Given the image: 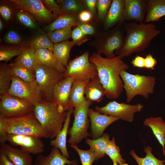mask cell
<instances>
[{
  "instance_id": "cell-47",
  "label": "cell",
  "mask_w": 165,
  "mask_h": 165,
  "mask_svg": "<svg viewBox=\"0 0 165 165\" xmlns=\"http://www.w3.org/2000/svg\"><path fill=\"white\" fill-rule=\"evenodd\" d=\"M92 14L89 10H84L80 12L78 16V19L81 22L85 23L92 19Z\"/></svg>"
},
{
  "instance_id": "cell-20",
  "label": "cell",
  "mask_w": 165,
  "mask_h": 165,
  "mask_svg": "<svg viewBox=\"0 0 165 165\" xmlns=\"http://www.w3.org/2000/svg\"><path fill=\"white\" fill-rule=\"evenodd\" d=\"M125 0H112L105 18V27L107 30L117 24L123 23Z\"/></svg>"
},
{
  "instance_id": "cell-35",
  "label": "cell",
  "mask_w": 165,
  "mask_h": 165,
  "mask_svg": "<svg viewBox=\"0 0 165 165\" xmlns=\"http://www.w3.org/2000/svg\"><path fill=\"white\" fill-rule=\"evenodd\" d=\"M61 11L64 14H76L84 10V7L79 1L75 0H60Z\"/></svg>"
},
{
  "instance_id": "cell-15",
  "label": "cell",
  "mask_w": 165,
  "mask_h": 165,
  "mask_svg": "<svg viewBox=\"0 0 165 165\" xmlns=\"http://www.w3.org/2000/svg\"><path fill=\"white\" fill-rule=\"evenodd\" d=\"M74 78L64 77L56 86L53 94L52 102L61 112L68 110L69 99Z\"/></svg>"
},
{
  "instance_id": "cell-10",
  "label": "cell",
  "mask_w": 165,
  "mask_h": 165,
  "mask_svg": "<svg viewBox=\"0 0 165 165\" xmlns=\"http://www.w3.org/2000/svg\"><path fill=\"white\" fill-rule=\"evenodd\" d=\"M11 75L12 82L9 94L26 100L34 105L42 101L40 89L36 81L27 82Z\"/></svg>"
},
{
  "instance_id": "cell-24",
  "label": "cell",
  "mask_w": 165,
  "mask_h": 165,
  "mask_svg": "<svg viewBox=\"0 0 165 165\" xmlns=\"http://www.w3.org/2000/svg\"><path fill=\"white\" fill-rule=\"evenodd\" d=\"M106 94L105 89L98 76L89 80L85 88V98L92 102H100Z\"/></svg>"
},
{
  "instance_id": "cell-34",
  "label": "cell",
  "mask_w": 165,
  "mask_h": 165,
  "mask_svg": "<svg viewBox=\"0 0 165 165\" xmlns=\"http://www.w3.org/2000/svg\"><path fill=\"white\" fill-rule=\"evenodd\" d=\"M72 26H68L62 29L48 32L46 35L53 43L60 42L68 40L71 37Z\"/></svg>"
},
{
  "instance_id": "cell-46",
  "label": "cell",
  "mask_w": 165,
  "mask_h": 165,
  "mask_svg": "<svg viewBox=\"0 0 165 165\" xmlns=\"http://www.w3.org/2000/svg\"><path fill=\"white\" fill-rule=\"evenodd\" d=\"M77 26L85 35H92L95 32L94 28L90 24L86 23H79Z\"/></svg>"
},
{
  "instance_id": "cell-17",
  "label": "cell",
  "mask_w": 165,
  "mask_h": 165,
  "mask_svg": "<svg viewBox=\"0 0 165 165\" xmlns=\"http://www.w3.org/2000/svg\"><path fill=\"white\" fill-rule=\"evenodd\" d=\"M146 9V0H125L123 22L129 21L144 22Z\"/></svg>"
},
{
  "instance_id": "cell-31",
  "label": "cell",
  "mask_w": 165,
  "mask_h": 165,
  "mask_svg": "<svg viewBox=\"0 0 165 165\" xmlns=\"http://www.w3.org/2000/svg\"><path fill=\"white\" fill-rule=\"evenodd\" d=\"M10 73L27 82L36 81L35 72L14 62L7 65Z\"/></svg>"
},
{
  "instance_id": "cell-16",
  "label": "cell",
  "mask_w": 165,
  "mask_h": 165,
  "mask_svg": "<svg viewBox=\"0 0 165 165\" xmlns=\"http://www.w3.org/2000/svg\"><path fill=\"white\" fill-rule=\"evenodd\" d=\"M88 116L91 123L90 136L93 139L101 137L105 129L114 122L120 119L118 117L102 114L89 108Z\"/></svg>"
},
{
  "instance_id": "cell-44",
  "label": "cell",
  "mask_w": 165,
  "mask_h": 165,
  "mask_svg": "<svg viewBox=\"0 0 165 165\" xmlns=\"http://www.w3.org/2000/svg\"><path fill=\"white\" fill-rule=\"evenodd\" d=\"M85 35L80 28L77 27L72 30L71 37L73 41L83 43L87 40V39H83Z\"/></svg>"
},
{
  "instance_id": "cell-38",
  "label": "cell",
  "mask_w": 165,
  "mask_h": 165,
  "mask_svg": "<svg viewBox=\"0 0 165 165\" xmlns=\"http://www.w3.org/2000/svg\"><path fill=\"white\" fill-rule=\"evenodd\" d=\"M78 153L80 158L82 165H92L96 160L95 154L91 149L83 150L79 148L75 145H70Z\"/></svg>"
},
{
  "instance_id": "cell-3",
  "label": "cell",
  "mask_w": 165,
  "mask_h": 165,
  "mask_svg": "<svg viewBox=\"0 0 165 165\" xmlns=\"http://www.w3.org/2000/svg\"><path fill=\"white\" fill-rule=\"evenodd\" d=\"M33 112L49 138L54 139L63 127L67 111L61 112L52 102L42 99L34 105Z\"/></svg>"
},
{
  "instance_id": "cell-49",
  "label": "cell",
  "mask_w": 165,
  "mask_h": 165,
  "mask_svg": "<svg viewBox=\"0 0 165 165\" xmlns=\"http://www.w3.org/2000/svg\"><path fill=\"white\" fill-rule=\"evenodd\" d=\"M131 63L134 67L140 68H145V58L137 55L133 59Z\"/></svg>"
},
{
  "instance_id": "cell-27",
  "label": "cell",
  "mask_w": 165,
  "mask_h": 165,
  "mask_svg": "<svg viewBox=\"0 0 165 165\" xmlns=\"http://www.w3.org/2000/svg\"><path fill=\"white\" fill-rule=\"evenodd\" d=\"M150 127L163 148V154L165 156V122L161 116L146 119L143 122Z\"/></svg>"
},
{
  "instance_id": "cell-32",
  "label": "cell",
  "mask_w": 165,
  "mask_h": 165,
  "mask_svg": "<svg viewBox=\"0 0 165 165\" xmlns=\"http://www.w3.org/2000/svg\"><path fill=\"white\" fill-rule=\"evenodd\" d=\"M144 151L146 153L144 158L138 156L133 149L130 152V155L135 160L138 165H165V160L158 159L152 154L151 147H144Z\"/></svg>"
},
{
  "instance_id": "cell-50",
  "label": "cell",
  "mask_w": 165,
  "mask_h": 165,
  "mask_svg": "<svg viewBox=\"0 0 165 165\" xmlns=\"http://www.w3.org/2000/svg\"><path fill=\"white\" fill-rule=\"evenodd\" d=\"M86 6L92 14H94L96 12L97 0H86L85 1Z\"/></svg>"
},
{
  "instance_id": "cell-45",
  "label": "cell",
  "mask_w": 165,
  "mask_h": 165,
  "mask_svg": "<svg viewBox=\"0 0 165 165\" xmlns=\"http://www.w3.org/2000/svg\"><path fill=\"white\" fill-rule=\"evenodd\" d=\"M157 61L152 55L148 54L145 58V68L153 70L154 69Z\"/></svg>"
},
{
  "instance_id": "cell-22",
  "label": "cell",
  "mask_w": 165,
  "mask_h": 165,
  "mask_svg": "<svg viewBox=\"0 0 165 165\" xmlns=\"http://www.w3.org/2000/svg\"><path fill=\"white\" fill-rule=\"evenodd\" d=\"M73 111V108L67 111L66 118L62 129L55 138L51 140L50 143L51 146L59 149L62 154L68 158L69 155L66 146L67 136Z\"/></svg>"
},
{
  "instance_id": "cell-1",
  "label": "cell",
  "mask_w": 165,
  "mask_h": 165,
  "mask_svg": "<svg viewBox=\"0 0 165 165\" xmlns=\"http://www.w3.org/2000/svg\"><path fill=\"white\" fill-rule=\"evenodd\" d=\"M89 60L96 66L98 76L105 89L106 97L110 99L118 98L124 89L119 74L122 70L128 69V64L118 56L105 58L95 52Z\"/></svg>"
},
{
  "instance_id": "cell-13",
  "label": "cell",
  "mask_w": 165,
  "mask_h": 165,
  "mask_svg": "<svg viewBox=\"0 0 165 165\" xmlns=\"http://www.w3.org/2000/svg\"><path fill=\"white\" fill-rule=\"evenodd\" d=\"M41 139L33 136L8 134L6 142L30 154L37 155L44 151V144Z\"/></svg>"
},
{
  "instance_id": "cell-55",
  "label": "cell",
  "mask_w": 165,
  "mask_h": 165,
  "mask_svg": "<svg viewBox=\"0 0 165 165\" xmlns=\"http://www.w3.org/2000/svg\"><path fill=\"white\" fill-rule=\"evenodd\" d=\"M34 165H37V164L35 163L34 164Z\"/></svg>"
},
{
  "instance_id": "cell-41",
  "label": "cell",
  "mask_w": 165,
  "mask_h": 165,
  "mask_svg": "<svg viewBox=\"0 0 165 165\" xmlns=\"http://www.w3.org/2000/svg\"><path fill=\"white\" fill-rule=\"evenodd\" d=\"M16 17L19 21L25 26L31 28H35L36 24L32 17L27 13L20 10L16 14Z\"/></svg>"
},
{
  "instance_id": "cell-42",
  "label": "cell",
  "mask_w": 165,
  "mask_h": 165,
  "mask_svg": "<svg viewBox=\"0 0 165 165\" xmlns=\"http://www.w3.org/2000/svg\"><path fill=\"white\" fill-rule=\"evenodd\" d=\"M42 1L46 7L51 12L56 15L63 14L61 6L53 0H43Z\"/></svg>"
},
{
  "instance_id": "cell-25",
  "label": "cell",
  "mask_w": 165,
  "mask_h": 165,
  "mask_svg": "<svg viewBox=\"0 0 165 165\" xmlns=\"http://www.w3.org/2000/svg\"><path fill=\"white\" fill-rule=\"evenodd\" d=\"M82 43L80 42L68 40L55 43L53 46V53L58 62L65 68L68 63L72 47L75 45H80Z\"/></svg>"
},
{
  "instance_id": "cell-7",
  "label": "cell",
  "mask_w": 165,
  "mask_h": 165,
  "mask_svg": "<svg viewBox=\"0 0 165 165\" xmlns=\"http://www.w3.org/2000/svg\"><path fill=\"white\" fill-rule=\"evenodd\" d=\"M35 73L42 99L52 102L54 89L57 85L64 78V72L37 64Z\"/></svg>"
},
{
  "instance_id": "cell-28",
  "label": "cell",
  "mask_w": 165,
  "mask_h": 165,
  "mask_svg": "<svg viewBox=\"0 0 165 165\" xmlns=\"http://www.w3.org/2000/svg\"><path fill=\"white\" fill-rule=\"evenodd\" d=\"M89 80L80 81L74 80L70 94L68 110L80 105L86 101L84 89Z\"/></svg>"
},
{
  "instance_id": "cell-43",
  "label": "cell",
  "mask_w": 165,
  "mask_h": 165,
  "mask_svg": "<svg viewBox=\"0 0 165 165\" xmlns=\"http://www.w3.org/2000/svg\"><path fill=\"white\" fill-rule=\"evenodd\" d=\"M5 40L8 43L12 44H19L21 41L20 36L14 31H10L6 34Z\"/></svg>"
},
{
  "instance_id": "cell-5",
  "label": "cell",
  "mask_w": 165,
  "mask_h": 165,
  "mask_svg": "<svg viewBox=\"0 0 165 165\" xmlns=\"http://www.w3.org/2000/svg\"><path fill=\"white\" fill-rule=\"evenodd\" d=\"M120 76L123 81L127 103H130L137 95L148 99L149 95L154 92L156 83V78L150 75L133 74L126 70L121 71Z\"/></svg>"
},
{
  "instance_id": "cell-11",
  "label": "cell",
  "mask_w": 165,
  "mask_h": 165,
  "mask_svg": "<svg viewBox=\"0 0 165 165\" xmlns=\"http://www.w3.org/2000/svg\"><path fill=\"white\" fill-rule=\"evenodd\" d=\"M144 108L141 103L130 105L119 103L115 101L109 102L104 106H95V111L106 115L118 117L124 121L131 122L134 119L135 113L140 112Z\"/></svg>"
},
{
  "instance_id": "cell-14",
  "label": "cell",
  "mask_w": 165,
  "mask_h": 165,
  "mask_svg": "<svg viewBox=\"0 0 165 165\" xmlns=\"http://www.w3.org/2000/svg\"><path fill=\"white\" fill-rule=\"evenodd\" d=\"M16 8L27 11L41 22H48L56 15L50 11L40 0H11Z\"/></svg>"
},
{
  "instance_id": "cell-12",
  "label": "cell",
  "mask_w": 165,
  "mask_h": 165,
  "mask_svg": "<svg viewBox=\"0 0 165 165\" xmlns=\"http://www.w3.org/2000/svg\"><path fill=\"white\" fill-rule=\"evenodd\" d=\"M126 31L123 23L106 32L103 35L98 49V53L105 54L108 58L115 57L114 53L122 47Z\"/></svg>"
},
{
  "instance_id": "cell-9",
  "label": "cell",
  "mask_w": 165,
  "mask_h": 165,
  "mask_svg": "<svg viewBox=\"0 0 165 165\" xmlns=\"http://www.w3.org/2000/svg\"><path fill=\"white\" fill-rule=\"evenodd\" d=\"M34 105L28 101L8 93L0 95V116L5 118L21 116L34 111Z\"/></svg>"
},
{
  "instance_id": "cell-36",
  "label": "cell",
  "mask_w": 165,
  "mask_h": 165,
  "mask_svg": "<svg viewBox=\"0 0 165 165\" xmlns=\"http://www.w3.org/2000/svg\"><path fill=\"white\" fill-rule=\"evenodd\" d=\"M113 162L119 164L126 163L125 160L122 158L120 153V149L116 145L114 137L110 140L108 144L105 152Z\"/></svg>"
},
{
  "instance_id": "cell-40",
  "label": "cell",
  "mask_w": 165,
  "mask_h": 165,
  "mask_svg": "<svg viewBox=\"0 0 165 165\" xmlns=\"http://www.w3.org/2000/svg\"><path fill=\"white\" fill-rule=\"evenodd\" d=\"M112 0H97L96 8L98 18L102 20L105 18L112 3Z\"/></svg>"
},
{
  "instance_id": "cell-37",
  "label": "cell",
  "mask_w": 165,
  "mask_h": 165,
  "mask_svg": "<svg viewBox=\"0 0 165 165\" xmlns=\"http://www.w3.org/2000/svg\"><path fill=\"white\" fill-rule=\"evenodd\" d=\"M30 44L35 50L40 49H46L52 50L53 49V43L47 36L40 35L33 39Z\"/></svg>"
},
{
  "instance_id": "cell-51",
  "label": "cell",
  "mask_w": 165,
  "mask_h": 165,
  "mask_svg": "<svg viewBox=\"0 0 165 165\" xmlns=\"http://www.w3.org/2000/svg\"><path fill=\"white\" fill-rule=\"evenodd\" d=\"M8 134L3 124L0 121V143L2 144L6 143V139Z\"/></svg>"
},
{
  "instance_id": "cell-26",
  "label": "cell",
  "mask_w": 165,
  "mask_h": 165,
  "mask_svg": "<svg viewBox=\"0 0 165 165\" xmlns=\"http://www.w3.org/2000/svg\"><path fill=\"white\" fill-rule=\"evenodd\" d=\"M147 9L144 22L158 21L165 16V0H146Z\"/></svg>"
},
{
  "instance_id": "cell-8",
  "label": "cell",
  "mask_w": 165,
  "mask_h": 165,
  "mask_svg": "<svg viewBox=\"0 0 165 165\" xmlns=\"http://www.w3.org/2000/svg\"><path fill=\"white\" fill-rule=\"evenodd\" d=\"M89 58V53L86 51L70 61L65 67L64 77H72L75 80L83 81L97 76L96 66Z\"/></svg>"
},
{
  "instance_id": "cell-23",
  "label": "cell",
  "mask_w": 165,
  "mask_h": 165,
  "mask_svg": "<svg viewBox=\"0 0 165 165\" xmlns=\"http://www.w3.org/2000/svg\"><path fill=\"white\" fill-rule=\"evenodd\" d=\"M35 52V50L30 43L24 44L20 46V53L14 62L35 72L37 65Z\"/></svg>"
},
{
  "instance_id": "cell-33",
  "label": "cell",
  "mask_w": 165,
  "mask_h": 165,
  "mask_svg": "<svg viewBox=\"0 0 165 165\" xmlns=\"http://www.w3.org/2000/svg\"><path fill=\"white\" fill-rule=\"evenodd\" d=\"M6 64L0 66V95L7 93L9 90L11 82L12 75Z\"/></svg>"
},
{
  "instance_id": "cell-54",
  "label": "cell",
  "mask_w": 165,
  "mask_h": 165,
  "mask_svg": "<svg viewBox=\"0 0 165 165\" xmlns=\"http://www.w3.org/2000/svg\"><path fill=\"white\" fill-rule=\"evenodd\" d=\"M113 165H128V164L126 163H123L120 164H118V163H117L115 162H113Z\"/></svg>"
},
{
  "instance_id": "cell-6",
  "label": "cell",
  "mask_w": 165,
  "mask_h": 165,
  "mask_svg": "<svg viewBox=\"0 0 165 165\" xmlns=\"http://www.w3.org/2000/svg\"><path fill=\"white\" fill-rule=\"evenodd\" d=\"M92 103L86 99L82 104L73 108L74 120L72 126L68 129V132L70 138L68 142L70 145L77 144L83 139L90 136L88 131V112Z\"/></svg>"
},
{
  "instance_id": "cell-39",
  "label": "cell",
  "mask_w": 165,
  "mask_h": 165,
  "mask_svg": "<svg viewBox=\"0 0 165 165\" xmlns=\"http://www.w3.org/2000/svg\"><path fill=\"white\" fill-rule=\"evenodd\" d=\"M20 52V46H3L0 49V61L7 62Z\"/></svg>"
},
{
  "instance_id": "cell-29",
  "label": "cell",
  "mask_w": 165,
  "mask_h": 165,
  "mask_svg": "<svg viewBox=\"0 0 165 165\" xmlns=\"http://www.w3.org/2000/svg\"><path fill=\"white\" fill-rule=\"evenodd\" d=\"M78 17L75 14H64L60 15L54 21L44 28L45 29L50 32L68 26L77 25Z\"/></svg>"
},
{
  "instance_id": "cell-52",
  "label": "cell",
  "mask_w": 165,
  "mask_h": 165,
  "mask_svg": "<svg viewBox=\"0 0 165 165\" xmlns=\"http://www.w3.org/2000/svg\"><path fill=\"white\" fill-rule=\"evenodd\" d=\"M0 165H15L5 154L0 153Z\"/></svg>"
},
{
  "instance_id": "cell-18",
  "label": "cell",
  "mask_w": 165,
  "mask_h": 165,
  "mask_svg": "<svg viewBox=\"0 0 165 165\" xmlns=\"http://www.w3.org/2000/svg\"><path fill=\"white\" fill-rule=\"evenodd\" d=\"M0 153L6 155L15 165H32L30 154L6 143L1 145Z\"/></svg>"
},
{
  "instance_id": "cell-4",
  "label": "cell",
  "mask_w": 165,
  "mask_h": 165,
  "mask_svg": "<svg viewBox=\"0 0 165 165\" xmlns=\"http://www.w3.org/2000/svg\"><path fill=\"white\" fill-rule=\"evenodd\" d=\"M0 121L3 124L7 134L33 136L40 138H49L34 112L16 117L5 118L0 116Z\"/></svg>"
},
{
  "instance_id": "cell-30",
  "label": "cell",
  "mask_w": 165,
  "mask_h": 165,
  "mask_svg": "<svg viewBox=\"0 0 165 165\" xmlns=\"http://www.w3.org/2000/svg\"><path fill=\"white\" fill-rule=\"evenodd\" d=\"M110 140L109 135L105 133L98 138L93 139L86 138V143L94 151L96 160H97L105 156V150Z\"/></svg>"
},
{
  "instance_id": "cell-48",
  "label": "cell",
  "mask_w": 165,
  "mask_h": 165,
  "mask_svg": "<svg viewBox=\"0 0 165 165\" xmlns=\"http://www.w3.org/2000/svg\"><path fill=\"white\" fill-rule=\"evenodd\" d=\"M0 13L2 16L6 20L8 21L11 16V10L8 6H0Z\"/></svg>"
},
{
  "instance_id": "cell-53",
  "label": "cell",
  "mask_w": 165,
  "mask_h": 165,
  "mask_svg": "<svg viewBox=\"0 0 165 165\" xmlns=\"http://www.w3.org/2000/svg\"><path fill=\"white\" fill-rule=\"evenodd\" d=\"M3 23L2 20L0 19V30L1 31L3 28Z\"/></svg>"
},
{
  "instance_id": "cell-21",
  "label": "cell",
  "mask_w": 165,
  "mask_h": 165,
  "mask_svg": "<svg viewBox=\"0 0 165 165\" xmlns=\"http://www.w3.org/2000/svg\"><path fill=\"white\" fill-rule=\"evenodd\" d=\"M35 56L37 64L55 69L61 72H65L66 68L57 61L52 50L46 49H37L35 50Z\"/></svg>"
},
{
  "instance_id": "cell-19",
  "label": "cell",
  "mask_w": 165,
  "mask_h": 165,
  "mask_svg": "<svg viewBox=\"0 0 165 165\" xmlns=\"http://www.w3.org/2000/svg\"><path fill=\"white\" fill-rule=\"evenodd\" d=\"M77 162L76 160H69L59 149L53 147L47 156H38L35 163L37 165H77Z\"/></svg>"
},
{
  "instance_id": "cell-2",
  "label": "cell",
  "mask_w": 165,
  "mask_h": 165,
  "mask_svg": "<svg viewBox=\"0 0 165 165\" xmlns=\"http://www.w3.org/2000/svg\"><path fill=\"white\" fill-rule=\"evenodd\" d=\"M126 33L121 48L116 51L120 58L144 51L149 46L152 40L160 33V30L153 24L125 21Z\"/></svg>"
}]
</instances>
